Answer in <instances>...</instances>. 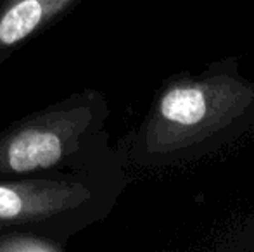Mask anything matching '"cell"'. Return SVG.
<instances>
[{"instance_id":"7a4b0ae2","label":"cell","mask_w":254,"mask_h":252,"mask_svg":"<svg viewBox=\"0 0 254 252\" xmlns=\"http://www.w3.org/2000/svg\"><path fill=\"white\" fill-rule=\"evenodd\" d=\"M120 149L92 166L0 180V230H28L69 244L111 214L127 187Z\"/></svg>"},{"instance_id":"277c9868","label":"cell","mask_w":254,"mask_h":252,"mask_svg":"<svg viewBox=\"0 0 254 252\" xmlns=\"http://www.w3.org/2000/svg\"><path fill=\"white\" fill-rule=\"evenodd\" d=\"M83 0H0V66Z\"/></svg>"},{"instance_id":"6da1fadb","label":"cell","mask_w":254,"mask_h":252,"mask_svg":"<svg viewBox=\"0 0 254 252\" xmlns=\"http://www.w3.org/2000/svg\"><path fill=\"white\" fill-rule=\"evenodd\" d=\"M254 128V81L237 57L163 81L147 114L118 149L125 162L164 169L211 155Z\"/></svg>"},{"instance_id":"3957f363","label":"cell","mask_w":254,"mask_h":252,"mask_svg":"<svg viewBox=\"0 0 254 252\" xmlns=\"http://www.w3.org/2000/svg\"><path fill=\"white\" fill-rule=\"evenodd\" d=\"M109 114L106 95L85 88L10 123L0 131V180L81 169L113 155Z\"/></svg>"},{"instance_id":"5b68a950","label":"cell","mask_w":254,"mask_h":252,"mask_svg":"<svg viewBox=\"0 0 254 252\" xmlns=\"http://www.w3.org/2000/svg\"><path fill=\"white\" fill-rule=\"evenodd\" d=\"M66 244L28 230H0V252H64Z\"/></svg>"}]
</instances>
